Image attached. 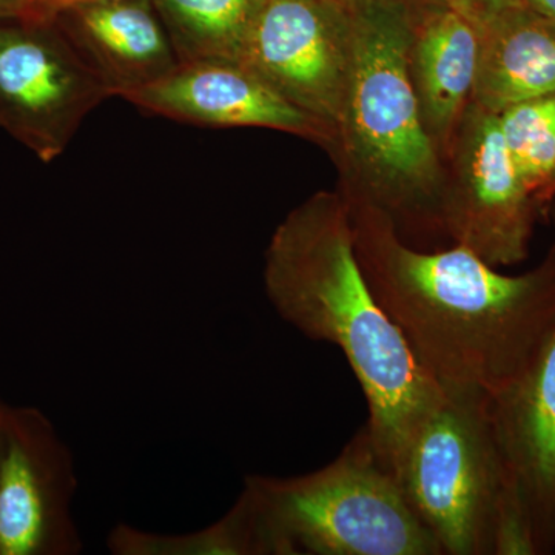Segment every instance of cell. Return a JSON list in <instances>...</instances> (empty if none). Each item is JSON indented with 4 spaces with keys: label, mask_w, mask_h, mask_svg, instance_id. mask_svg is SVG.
<instances>
[{
    "label": "cell",
    "mask_w": 555,
    "mask_h": 555,
    "mask_svg": "<svg viewBox=\"0 0 555 555\" xmlns=\"http://www.w3.org/2000/svg\"><path fill=\"white\" fill-rule=\"evenodd\" d=\"M108 547L120 555H255L250 529L238 503L217 524L185 535H156L119 525Z\"/></svg>",
    "instance_id": "e0dca14e"
},
{
    "label": "cell",
    "mask_w": 555,
    "mask_h": 555,
    "mask_svg": "<svg viewBox=\"0 0 555 555\" xmlns=\"http://www.w3.org/2000/svg\"><path fill=\"white\" fill-rule=\"evenodd\" d=\"M93 2L101 0H35L30 21L51 22L64 11Z\"/></svg>",
    "instance_id": "d6986e66"
},
{
    "label": "cell",
    "mask_w": 555,
    "mask_h": 555,
    "mask_svg": "<svg viewBox=\"0 0 555 555\" xmlns=\"http://www.w3.org/2000/svg\"><path fill=\"white\" fill-rule=\"evenodd\" d=\"M270 305L315 341L341 350L366 398V433L398 478L412 441L444 400L361 270L349 201L321 192L278 225L266 251Z\"/></svg>",
    "instance_id": "7a4b0ae2"
},
{
    "label": "cell",
    "mask_w": 555,
    "mask_h": 555,
    "mask_svg": "<svg viewBox=\"0 0 555 555\" xmlns=\"http://www.w3.org/2000/svg\"><path fill=\"white\" fill-rule=\"evenodd\" d=\"M416 433L398 481L443 555H537L511 505L492 433L491 396L444 390Z\"/></svg>",
    "instance_id": "5b68a950"
},
{
    "label": "cell",
    "mask_w": 555,
    "mask_h": 555,
    "mask_svg": "<svg viewBox=\"0 0 555 555\" xmlns=\"http://www.w3.org/2000/svg\"><path fill=\"white\" fill-rule=\"evenodd\" d=\"M53 22L108 96L126 98L178 67L177 51L152 0L86 3Z\"/></svg>",
    "instance_id": "7c38bea8"
},
{
    "label": "cell",
    "mask_w": 555,
    "mask_h": 555,
    "mask_svg": "<svg viewBox=\"0 0 555 555\" xmlns=\"http://www.w3.org/2000/svg\"><path fill=\"white\" fill-rule=\"evenodd\" d=\"M416 7H438V5H452L454 0H406Z\"/></svg>",
    "instance_id": "603a6c76"
},
{
    "label": "cell",
    "mask_w": 555,
    "mask_h": 555,
    "mask_svg": "<svg viewBox=\"0 0 555 555\" xmlns=\"http://www.w3.org/2000/svg\"><path fill=\"white\" fill-rule=\"evenodd\" d=\"M75 467L54 437L7 434L0 452V555L78 554L83 550L69 513Z\"/></svg>",
    "instance_id": "8fae6325"
},
{
    "label": "cell",
    "mask_w": 555,
    "mask_h": 555,
    "mask_svg": "<svg viewBox=\"0 0 555 555\" xmlns=\"http://www.w3.org/2000/svg\"><path fill=\"white\" fill-rule=\"evenodd\" d=\"M35 0H0V22L31 20Z\"/></svg>",
    "instance_id": "ffe728a7"
},
{
    "label": "cell",
    "mask_w": 555,
    "mask_h": 555,
    "mask_svg": "<svg viewBox=\"0 0 555 555\" xmlns=\"http://www.w3.org/2000/svg\"><path fill=\"white\" fill-rule=\"evenodd\" d=\"M554 218H555V210H554Z\"/></svg>",
    "instance_id": "d4e9b609"
},
{
    "label": "cell",
    "mask_w": 555,
    "mask_h": 555,
    "mask_svg": "<svg viewBox=\"0 0 555 555\" xmlns=\"http://www.w3.org/2000/svg\"><path fill=\"white\" fill-rule=\"evenodd\" d=\"M555 198V171L553 178H551L550 184L546 185V189L543 190L542 195L539 198V206L542 204L551 203Z\"/></svg>",
    "instance_id": "7402d4cb"
},
{
    "label": "cell",
    "mask_w": 555,
    "mask_h": 555,
    "mask_svg": "<svg viewBox=\"0 0 555 555\" xmlns=\"http://www.w3.org/2000/svg\"><path fill=\"white\" fill-rule=\"evenodd\" d=\"M179 62L243 64L266 0H152Z\"/></svg>",
    "instance_id": "9a60e30c"
},
{
    "label": "cell",
    "mask_w": 555,
    "mask_h": 555,
    "mask_svg": "<svg viewBox=\"0 0 555 555\" xmlns=\"http://www.w3.org/2000/svg\"><path fill=\"white\" fill-rule=\"evenodd\" d=\"M507 496L537 555L555 550V328L524 374L489 403Z\"/></svg>",
    "instance_id": "9c48e42d"
},
{
    "label": "cell",
    "mask_w": 555,
    "mask_h": 555,
    "mask_svg": "<svg viewBox=\"0 0 555 555\" xmlns=\"http://www.w3.org/2000/svg\"><path fill=\"white\" fill-rule=\"evenodd\" d=\"M334 2L343 3V5H353L358 0H334Z\"/></svg>",
    "instance_id": "cb8c5ba5"
},
{
    "label": "cell",
    "mask_w": 555,
    "mask_h": 555,
    "mask_svg": "<svg viewBox=\"0 0 555 555\" xmlns=\"http://www.w3.org/2000/svg\"><path fill=\"white\" fill-rule=\"evenodd\" d=\"M524 3L535 13L555 21V0H524Z\"/></svg>",
    "instance_id": "44dd1931"
},
{
    "label": "cell",
    "mask_w": 555,
    "mask_h": 555,
    "mask_svg": "<svg viewBox=\"0 0 555 555\" xmlns=\"http://www.w3.org/2000/svg\"><path fill=\"white\" fill-rule=\"evenodd\" d=\"M499 122L518 177L539 203L555 171V94L507 107Z\"/></svg>",
    "instance_id": "2e32d148"
},
{
    "label": "cell",
    "mask_w": 555,
    "mask_h": 555,
    "mask_svg": "<svg viewBox=\"0 0 555 555\" xmlns=\"http://www.w3.org/2000/svg\"><path fill=\"white\" fill-rule=\"evenodd\" d=\"M480 27L452 5L416 7L409 64L427 133L451 147L476 82Z\"/></svg>",
    "instance_id": "4fadbf2b"
},
{
    "label": "cell",
    "mask_w": 555,
    "mask_h": 555,
    "mask_svg": "<svg viewBox=\"0 0 555 555\" xmlns=\"http://www.w3.org/2000/svg\"><path fill=\"white\" fill-rule=\"evenodd\" d=\"M415 10L406 0L350 5L352 68L335 147L358 178L347 199L378 208L396 229H441L444 170L409 64Z\"/></svg>",
    "instance_id": "3957f363"
},
{
    "label": "cell",
    "mask_w": 555,
    "mask_h": 555,
    "mask_svg": "<svg viewBox=\"0 0 555 555\" xmlns=\"http://www.w3.org/2000/svg\"><path fill=\"white\" fill-rule=\"evenodd\" d=\"M555 94V21L526 5L480 27L470 102L502 113L520 102Z\"/></svg>",
    "instance_id": "5bb4252c"
},
{
    "label": "cell",
    "mask_w": 555,
    "mask_h": 555,
    "mask_svg": "<svg viewBox=\"0 0 555 555\" xmlns=\"http://www.w3.org/2000/svg\"><path fill=\"white\" fill-rule=\"evenodd\" d=\"M240 506L255 555H443L360 430L306 476H247Z\"/></svg>",
    "instance_id": "277c9868"
},
{
    "label": "cell",
    "mask_w": 555,
    "mask_h": 555,
    "mask_svg": "<svg viewBox=\"0 0 555 555\" xmlns=\"http://www.w3.org/2000/svg\"><path fill=\"white\" fill-rule=\"evenodd\" d=\"M124 100L142 112L208 127H262L332 144L323 124L284 100L247 65L232 61L179 62L178 67Z\"/></svg>",
    "instance_id": "30bf717a"
},
{
    "label": "cell",
    "mask_w": 555,
    "mask_h": 555,
    "mask_svg": "<svg viewBox=\"0 0 555 555\" xmlns=\"http://www.w3.org/2000/svg\"><path fill=\"white\" fill-rule=\"evenodd\" d=\"M107 98L53 21L0 22V127L40 160L60 158Z\"/></svg>",
    "instance_id": "8992f818"
},
{
    "label": "cell",
    "mask_w": 555,
    "mask_h": 555,
    "mask_svg": "<svg viewBox=\"0 0 555 555\" xmlns=\"http://www.w3.org/2000/svg\"><path fill=\"white\" fill-rule=\"evenodd\" d=\"M521 5H525L524 0H454L452 3V7L476 22L478 27H483L499 14Z\"/></svg>",
    "instance_id": "ac0fdd59"
},
{
    "label": "cell",
    "mask_w": 555,
    "mask_h": 555,
    "mask_svg": "<svg viewBox=\"0 0 555 555\" xmlns=\"http://www.w3.org/2000/svg\"><path fill=\"white\" fill-rule=\"evenodd\" d=\"M449 149L441 230L494 268L525 261L540 206L509 158L499 115L469 102Z\"/></svg>",
    "instance_id": "52a82bcc"
},
{
    "label": "cell",
    "mask_w": 555,
    "mask_h": 555,
    "mask_svg": "<svg viewBox=\"0 0 555 555\" xmlns=\"http://www.w3.org/2000/svg\"><path fill=\"white\" fill-rule=\"evenodd\" d=\"M349 201L358 262L372 294L438 386L499 396L555 328V248L505 275L467 247L422 251L378 208Z\"/></svg>",
    "instance_id": "6da1fadb"
},
{
    "label": "cell",
    "mask_w": 555,
    "mask_h": 555,
    "mask_svg": "<svg viewBox=\"0 0 555 555\" xmlns=\"http://www.w3.org/2000/svg\"><path fill=\"white\" fill-rule=\"evenodd\" d=\"M244 65L332 131L337 145L352 68V11L334 0H266Z\"/></svg>",
    "instance_id": "ba28073f"
}]
</instances>
